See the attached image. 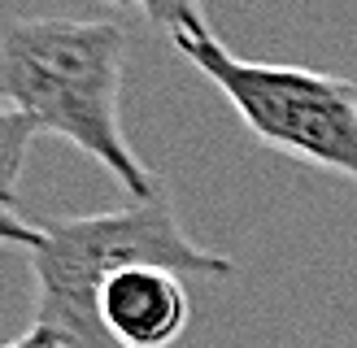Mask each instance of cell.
I'll return each instance as SVG.
<instances>
[{"instance_id": "obj_1", "label": "cell", "mask_w": 357, "mask_h": 348, "mask_svg": "<svg viewBox=\"0 0 357 348\" xmlns=\"http://www.w3.org/2000/svg\"><path fill=\"white\" fill-rule=\"evenodd\" d=\"M127 26L114 17H13L0 31V100L35 131L96 157L131 200L166 191L122 131Z\"/></svg>"}, {"instance_id": "obj_2", "label": "cell", "mask_w": 357, "mask_h": 348, "mask_svg": "<svg viewBox=\"0 0 357 348\" xmlns=\"http://www.w3.org/2000/svg\"><path fill=\"white\" fill-rule=\"evenodd\" d=\"M44 235L26 253L35 283V326H48L66 348H122L100 326L96 292L127 266H170L188 278H231L236 261L201 248L174 218L166 191L105 214L40 222Z\"/></svg>"}, {"instance_id": "obj_3", "label": "cell", "mask_w": 357, "mask_h": 348, "mask_svg": "<svg viewBox=\"0 0 357 348\" xmlns=\"http://www.w3.org/2000/svg\"><path fill=\"white\" fill-rule=\"evenodd\" d=\"M174 52L227 96L261 148L357 183V83L310 65L236 57L209 26L174 31Z\"/></svg>"}, {"instance_id": "obj_4", "label": "cell", "mask_w": 357, "mask_h": 348, "mask_svg": "<svg viewBox=\"0 0 357 348\" xmlns=\"http://www.w3.org/2000/svg\"><path fill=\"white\" fill-rule=\"evenodd\" d=\"M100 326L122 348H170L188 331V274L170 266H127L96 292Z\"/></svg>"}, {"instance_id": "obj_5", "label": "cell", "mask_w": 357, "mask_h": 348, "mask_svg": "<svg viewBox=\"0 0 357 348\" xmlns=\"http://www.w3.org/2000/svg\"><path fill=\"white\" fill-rule=\"evenodd\" d=\"M35 135H40L35 122L0 100V205H17V183H22L26 152H31Z\"/></svg>"}, {"instance_id": "obj_6", "label": "cell", "mask_w": 357, "mask_h": 348, "mask_svg": "<svg viewBox=\"0 0 357 348\" xmlns=\"http://www.w3.org/2000/svg\"><path fill=\"white\" fill-rule=\"evenodd\" d=\"M131 5L144 9V17H149V22H157L166 35L192 31V26H209L201 0H131Z\"/></svg>"}, {"instance_id": "obj_7", "label": "cell", "mask_w": 357, "mask_h": 348, "mask_svg": "<svg viewBox=\"0 0 357 348\" xmlns=\"http://www.w3.org/2000/svg\"><path fill=\"white\" fill-rule=\"evenodd\" d=\"M44 235L40 222H26L22 214H17V205H0V248H35Z\"/></svg>"}, {"instance_id": "obj_8", "label": "cell", "mask_w": 357, "mask_h": 348, "mask_svg": "<svg viewBox=\"0 0 357 348\" xmlns=\"http://www.w3.org/2000/svg\"><path fill=\"white\" fill-rule=\"evenodd\" d=\"M0 348H66L57 335H52L48 326H31L26 335H17V340H9V344H0Z\"/></svg>"}, {"instance_id": "obj_9", "label": "cell", "mask_w": 357, "mask_h": 348, "mask_svg": "<svg viewBox=\"0 0 357 348\" xmlns=\"http://www.w3.org/2000/svg\"><path fill=\"white\" fill-rule=\"evenodd\" d=\"M109 5H131V0H109Z\"/></svg>"}]
</instances>
